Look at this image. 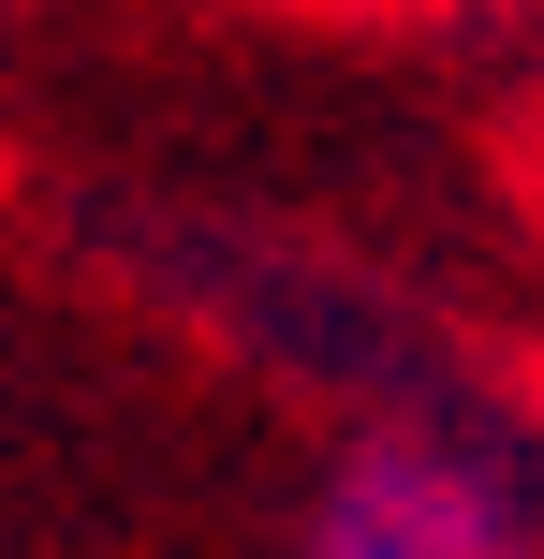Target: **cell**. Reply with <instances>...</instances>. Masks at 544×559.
Instances as JSON below:
<instances>
[{
	"instance_id": "6da1fadb",
	"label": "cell",
	"mask_w": 544,
	"mask_h": 559,
	"mask_svg": "<svg viewBox=\"0 0 544 559\" xmlns=\"http://www.w3.org/2000/svg\"><path fill=\"white\" fill-rule=\"evenodd\" d=\"M310 559H516V501L457 442H368L324 501Z\"/></svg>"
}]
</instances>
